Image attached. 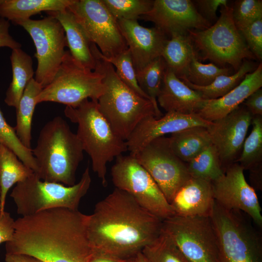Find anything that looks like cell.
Returning a JSON list of instances; mask_svg holds the SVG:
<instances>
[{
  "label": "cell",
  "mask_w": 262,
  "mask_h": 262,
  "mask_svg": "<svg viewBox=\"0 0 262 262\" xmlns=\"http://www.w3.org/2000/svg\"><path fill=\"white\" fill-rule=\"evenodd\" d=\"M162 230L190 262H218L217 240L210 216L174 215L163 220Z\"/></svg>",
  "instance_id": "cell-10"
},
{
  "label": "cell",
  "mask_w": 262,
  "mask_h": 262,
  "mask_svg": "<svg viewBox=\"0 0 262 262\" xmlns=\"http://www.w3.org/2000/svg\"><path fill=\"white\" fill-rule=\"evenodd\" d=\"M16 25L28 33L34 44L37 61L34 79L43 88L52 82L62 63L67 46L64 29L50 16L39 20L30 18Z\"/></svg>",
  "instance_id": "cell-11"
},
{
  "label": "cell",
  "mask_w": 262,
  "mask_h": 262,
  "mask_svg": "<svg viewBox=\"0 0 262 262\" xmlns=\"http://www.w3.org/2000/svg\"><path fill=\"white\" fill-rule=\"evenodd\" d=\"M250 179L254 189L262 190V164L255 166L250 170Z\"/></svg>",
  "instance_id": "cell-45"
},
{
  "label": "cell",
  "mask_w": 262,
  "mask_h": 262,
  "mask_svg": "<svg viewBox=\"0 0 262 262\" xmlns=\"http://www.w3.org/2000/svg\"><path fill=\"white\" fill-rule=\"evenodd\" d=\"M101 56L115 68L117 75L127 86L139 96L149 100L138 84L136 71L128 49L114 57L107 58L101 53Z\"/></svg>",
  "instance_id": "cell-36"
},
{
  "label": "cell",
  "mask_w": 262,
  "mask_h": 262,
  "mask_svg": "<svg viewBox=\"0 0 262 262\" xmlns=\"http://www.w3.org/2000/svg\"><path fill=\"white\" fill-rule=\"evenodd\" d=\"M120 30L130 50L136 71L161 57L167 36L156 28H146L137 20H117Z\"/></svg>",
  "instance_id": "cell-18"
},
{
  "label": "cell",
  "mask_w": 262,
  "mask_h": 262,
  "mask_svg": "<svg viewBox=\"0 0 262 262\" xmlns=\"http://www.w3.org/2000/svg\"><path fill=\"white\" fill-rule=\"evenodd\" d=\"M210 217L217 240L218 262H262L260 228L249 216L214 200Z\"/></svg>",
  "instance_id": "cell-5"
},
{
  "label": "cell",
  "mask_w": 262,
  "mask_h": 262,
  "mask_svg": "<svg viewBox=\"0 0 262 262\" xmlns=\"http://www.w3.org/2000/svg\"><path fill=\"white\" fill-rule=\"evenodd\" d=\"M205 100L199 93L189 87L166 67L157 100L166 112L197 114Z\"/></svg>",
  "instance_id": "cell-21"
},
{
  "label": "cell",
  "mask_w": 262,
  "mask_h": 262,
  "mask_svg": "<svg viewBox=\"0 0 262 262\" xmlns=\"http://www.w3.org/2000/svg\"><path fill=\"white\" fill-rule=\"evenodd\" d=\"M139 19L153 23L167 36L187 34L189 30H204L212 23L203 17L190 0H155L151 9Z\"/></svg>",
  "instance_id": "cell-15"
},
{
  "label": "cell",
  "mask_w": 262,
  "mask_h": 262,
  "mask_svg": "<svg viewBox=\"0 0 262 262\" xmlns=\"http://www.w3.org/2000/svg\"><path fill=\"white\" fill-rule=\"evenodd\" d=\"M256 58L262 59V18L239 30Z\"/></svg>",
  "instance_id": "cell-39"
},
{
  "label": "cell",
  "mask_w": 262,
  "mask_h": 262,
  "mask_svg": "<svg viewBox=\"0 0 262 262\" xmlns=\"http://www.w3.org/2000/svg\"><path fill=\"white\" fill-rule=\"evenodd\" d=\"M33 173L14 152L0 144V213L5 211L8 190L14 184L24 180Z\"/></svg>",
  "instance_id": "cell-27"
},
{
  "label": "cell",
  "mask_w": 262,
  "mask_h": 262,
  "mask_svg": "<svg viewBox=\"0 0 262 262\" xmlns=\"http://www.w3.org/2000/svg\"><path fill=\"white\" fill-rule=\"evenodd\" d=\"M252 118L244 106H239L226 116L213 121L207 128L222 165L226 164L228 166L237 161Z\"/></svg>",
  "instance_id": "cell-16"
},
{
  "label": "cell",
  "mask_w": 262,
  "mask_h": 262,
  "mask_svg": "<svg viewBox=\"0 0 262 262\" xmlns=\"http://www.w3.org/2000/svg\"><path fill=\"white\" fill-rule=\"evenodd\" d=\"M91 182L89 166L80 180L70 186L42 180L33 173L24 180L16 183L10 196L16 204L17 214L21 216L56 208L77 210Z\"/></svg>",
  "instance_id": "cell-7"
},
{
  "label": "cell",
  "mask_w": 262,
  "mask_h": 262,
  "mask_svg": "<svg viewBox=\"0 0 262 262\" xmlns=\"http://www.w3.org/2000/svg\"><path fill=\"white\" fill-rule=\"evenodd\" d=\"M214 200L211 181L191 178L177 192L170 204L175 215L210 216Z\"/></svg>",
  "instance_id": "cell-20"
},
{
  "label": "cell",
  "mask_w": 262,
  "mask_h": 262,
  "mask_svg": "<svg viewBox=\"0 0 262 262\" xmlns=\"http://www.w3.org/2000/svg\"><path fill=\"white\" fill-rule=\"evenodd\" d=\"M232 8L233 19L238 30L262 18L261 0H236Z\"/></svg>",
  "instance_id": "cell-38"
},
{
  "label": "cell",
  "mask_w": 262,
  "mask_h": 262,
  "mask_svg": "<svg viewBox=\"0 0 262 262\" xmlns=\"http://www.w3.org/2000/svg\"><path fill=\"white\" fill-rule=\"evenodd\" d=\"M244 106L253 116H262V89L259 88L244 102Z\"/></svg>",
  "instance_id": "cell-43"
},
{
  "label": "cell",
  "mask_w": 262,
  "mask_h": 262,
  "mask_svg": "<svg viewBox=\"0 0 262 262\" xmlns=\"http://www.w3.org/2000/svg\"><path fill=\"white\" fill-rule=\"evenodd\" d=\"M15 220L9 213H0V244L12 240L15 232Z\"/></svg>",
  "instance_id": "cell-41"
},
{
  "label": "cell",
  "mask_w": 262,
  "mask_h": 262,
  "mask_svg": "<svg viewBox=\"0 0 262 262\" xmlns=\"http://www.w3.org/2000/svg\"><path fill=\"white\" fill-rule=\"evenodd\" d=\"M110 12L118 20L139 19L152 8L151 0H102Z\"/></svg>",
  "instance_id": "cell-35"
},
{
  "label": "cell",
  "mask_w": 262,
  "mask_h": 262,
  "mask_svg": "<svg viewBox=\"0 0 262 262\" xmlns=\"http://www.w3.org/2000/svg\"><path fill=\"white\" fill-rule=\"evenodd\" d=\"M244 171L236 163L228 166L224 175L212 182L214 200L223 208L245 213L262 229L261 207L255 189L246 181Z\"/></svg>",
  "instance_id": "cell-14"
},
{
  "label": "cell",
  "mask_w": 262,
  "mask_h": 262,
  "mask_svg": "<svg viewBox=\"0 0 262 262\" xmlns=\"http://www.w3.org/2000/svg\"><path fill=\"white\" fill-rule=\"evenodd\" d=\"M32 151L38 167L35 174L41 180L68 186L75 184L83 150L76 133L62 117L45 124Z\"/></svg>",
  "instance_id": "cell-2"
},
{
  "label": "cell",
  "mask_w": 262,
  "mask_h": 262,
  "mask_svg": "<svg viewBox=\"0 0 262 262\" xmlns=\"http://www.w3.org/2000/svg\"><path fill=\"white\" fill-rule=\"evenodd\" d=\"M132 156L148 172L169 204L191 178L187 165L172 152L168 137L152 140Z\"/></svg>",
  "instance_id": "cell-13"
},
{
  "label": "cell",
  "mask_w": 262,
  "mask_h": 262,
  "mask_svg": "<svg viewBox=\"0 0 262 262\" xmlns=\"http://www.w3.org/2000/svg\"><path fill=\"white\" fill-rule=\"evenodd\" d=\"M169 145L182 162H189L212 145L207 128L194 127L171 134Z\"/></svg>",
  "instance_id": "cell-24"
},
{
  "label": "cell",
  "mask_w": 262,
  "mask_h": 262,
  "mask_svg": "<svg viewBox=\"0 0 262 262\" xmlns=\"http://www.w3.org/2000/svg\"><path fill=\"white\" fill-rule=\"evenodd\" d=\"M262 86V64L246 74L243 80L224 96L205 100L197 114L204 119L213 122L236 109L253 92Z\"/></svg>",
  "instance_id": "cell-19"
},
{
  "label": "cell",
  "mask_w": 262,
  "mask_h": 262,
  "mask_svg": "<svg viewBox=\"0 0 262 262\" xmlns=\"http://www.w3.org/2000/svg\"><path fill=\"white\" fill-rule=\"evenodd\" d=\"M254 67L252 62L246 60L234 74L220 75L206 86H198L186 80L182 81L189 87L199 93L204 99H214L224 96L235 87L246 74L252 72Z\"/></svg>",
  "instance_id": "cell-29"
},
{
  "label": "cell",
  "mask_w": 262,
  "mask_h": 262,
  "mask_svg": "<svg viewBox=\"0 0 262 262\" xmlns=\"http://www.w3.org/2000/svg\"><path fill=\"white\" fill-rule=\"evenodd\" d=\"M212 124L197 114L166 112L159 118L149 116L139 123L126 141L127 149L134 155L152 140L165 134L194 127L208 128Z\"/></svg>",
  "instance_id": "cell-17"
},
{
  "label": "cell",
  "mask_w": 262,
  "mask_h": 262,
  "mask_svg": "<svg viewBox=\"0 0 262 262\" xmlns=\"http://www.w3.org/2000/svg\"><path fill=\"white\" fill-rule=\"evenodd\" d=\"M124 260L108 255L95 252L88 262H127Z\"/></svg>",
  "instance_id": "cell-46"
},
{
  "label": "cell",
  "mask_w": 262,
  "mask_h": 262,
  "mask_svg": "<svg viewBox=\"0 0 262 262\" xmlns=\"http://www.w3.org/2000/svg\"></svg>",
  "instance_id": "cell-49"
},
{
  "label": "cell",
  "mask_w": 262,
  "mask_h": 262,
  "mask_svg": "<svg viewBox=\"0 0 262 262\" xmlns=\"http://www.w3.org/2000/svg\"><path fill=\"white\" fill-rule=\"evenodd\" d=\"M141 252L147 262H190L162 229L158 238Z\"/></svg>",
  "instance_id": "cell-32"
},
{
  "label": "cell",
  "mask_w": 262,
  "mask_h": 262,
  "mask_svg": "<svg viewBox=\"0 0 262 262\" xmlns=\"http://www.w3.org/2000/svg\"><path fill=\"white\" fill-rule=\"evenodd\" d=\"M103 78L101 72L84 67L66 50L53 80L42 89L36 102L50 101L75 106L86 99L97 100L105 90Z\"/></svg>",
  "instance_id": "cell-8"
},
{
  "label": "cell",
  "mask_w": 262,
  "mask_h": 262,
  "mask_svg": "<svg viewBox=\"0 0 262 262\" xmlns=\"http://www.w3.org/2000/svg\"><path fill=\"white\" fill-rule=\"evenodd\" d=\"M75 0H0V17L16 24L42 12L61 11Z\"/></svg>",
  "instance_id": "cell-23"
},
{
  "label": "cell",
  "mask_w": 262,
  "mask_h": 262,
  "mask_svg": "<svg viewBox=\"0 0 262 262\" xmlns=\"http://www.w3.org/2000/svg\"><path fill=\"white\" fill-rule=\"evenodd\" d=\"M166 67L165 63L161 56L143 69L136 71V79L139 87L148 97L161 117L162 114L159 108L157 99Z\"/></svg>",
  "instance_id": "cell-31"
},
{
  "label": "cell",
  "mask_w": 262,
  "mask_h": 262,
  "mask_svg": "<svg viewBox=\"0 0 262 262\" xmlns=\"http://www.w3.org/2000/svg\"><path fill=\"white\" fill-rule=\"evenodd\" d=\"M64 114L77 124L76 134L83 150L91 158L93 170L106 187L107 164L128 151L126 141L115 133L101 114L97 100L86 99L77 106H66Z\"/></svg>",
  "instance_id": "cell-4"
},
{
  "label": "cell",
  "mask_w": 262,
  "mask_h": 262,
  "mask_svg": "<svg viewBox=\"0 0 262 262\" xmlns=\"http://www.w3.org/2000/svg\"><path fill=\"white\" fill-rule=\"evenodd\" d=\"M193 2L198 13L210 22L217 20L218 8L228 4L227 0H196Z\"/></svg>",
  "instance_id": "cell-40"
},
{
  "label": "cell",
  "mask_w": 262,
  "mask_h": 262,
  "mask_svg": "<svg viewBox=\"0 0 262 262\" xmlns=\"http://www.w3.org/2000/svg\"><path fill=\"white\" fill-rule=\"evenodd\" d=\"M127 262H134V257L128 259Z\"/></svg>",
  "instance_id": "cell-48"
},
{
  "label": "cell",
  "mask_w": 262,
  "mask_h": 262,
  "mask_svg": "<svg viewBox=\"0 0 262 262\" xmlns=\"http://www.w3.org/2000/svg\"><path fill=\"white\" fill-rule=\"evenodd\" d=\"M48 16L56 18L63 27L67 46L73 58L84 67L95 70L96 60L92 54L90 42L72 13L66 8L58 11H49Z\"/></svg>",
  "instance_id": "cell-22"
},
{
  "label": "cell",
  "mask_w": 262,
  "mask_h": 262,
  "mask_svg": "<svg viewBox=\"0 0 262 262\" xmlns=\"http://www.w3.org/2000/svg\"><path fill=\"white\" fill-rule=\"evenodd\" d=\"M10 26L9 21L0 17V48L8 47L12 49L21 48V44L10 34Z\"/></svg>",
  "instance_id": "cell-42"
},
{
  "label": "cell",
  "mask_w": 262,
  "mask_h": 262,
  "mask_svg": "<svg viewBox=\"0 0 262 262\" xmlns=\"http://www.w3.org/2000/svg\"><path fill=\"white\" fill-rule=\"evenodd\" d=\"M0 144L9 148L18 158L34 173L38 171V167L32 149L24 146L17 137L14 128L6 121L0 109Z\"/></svg>",
  "instance_id": "cell-34"
},
{
  "label": "cell",
  "mask_w": 262,
  "mask_h": 262,
  "mask_svg": "<svg viewBox=\"0 0 262 262\" xmlns=\"http://www.w3.org/2000/svg\"><path fill=\"white\" fill-rule=\"evenodd\" d=\"M91 49L96 66L103 75L105 90L97 100L98 109L115 133L126 141L139 123L149 116L161 117L153 104L130 89L117 75L115 67L105 61L97 46Z\"/></svg>",
  "instance_id": "cell-3"
},
{
  "label": "cell",
  "mask_w": 262,
  "mask_h": 262,
  "mask_svg": "<svg viewBox=\"0 0 262 262\" xmlns=\"http://www.w3.org/2000/svg\"><path fill=\"white\" fill-rule=\"evenodd\" d=\"M67 8L104 57H114L128 49L117 20L102 0H75Z\"/></svg>",
  "instance_id": "cell-12"
},
{
  "label": "cell",
  "mask_w": 262,
  "mask_h": 262,
  "mask_svg": "<svg viewBox=\"0 0 262 262\" xmlns=\"http://www.w3.org/2000/svg\"><path fill=\"white\" fill-rule=\"evenodd\" d=\"M12 70V81L7 89L4 102L16 108L24 91L34 72L31 57L21 48L12 49L10 56Z\"/></svg>",
  "instance_id": "cell-25"
},
{
  "label": "cell",
  "mask_w": 262,
  "mask_h": 262,
  "mask_svg": "<svg viewBox=\"0 0 262 262\" xmlns=\"http://www.w3.org/2000/svg\"><path fill=\"white\" fill-rule=\"evenodd\" d=\"M230 71L228 67H220L213 63L202 64L195 55L189 64L184 77L181 80H186L198 86H206L210 84L220 75H230Z\"/></svg>",
  "instance_id": "cell-37"
},
{
  "label": "cell",
  "mask_w": 262,
  "mask_h": 262,
  "mask_svg": "<svg viewBox=\"0 0 262 262\" xmlns=\"http://www.w3.org/2000/svg\"><path fill=\"white\" fill-rule=\"evenodd\" d=\"M220 16L213 25L204 30H189L197 59L209 60L220 67L230 65L237 71L244 60L256 59L237 28L232 6L220 7Z\"/></svg>",
  "instance_id": "cell-6"
},
{
  "label": "cell",
  "mask_w": 262,
  "mask_h": 262,
  "mask_svg": "<svg viewBox=\"0 0 262 262\" xmlns=\"http://www.w3.org/2000/svg\"><path fill=\"white\" fill-rule=\"evenodd\" d=\"M5 262H43L40 259L29 255L22 254H7L5 257Z\"/></svg>",
  "instance_id": "cell-44"
},
{
  "label": "cell",
  "mask_w": 262,
  "mask_h": 262,
  "mask_svg": "<svg viewBox=\"0 0 262 262\" xmlns=\"http://www.w3.org/2000/svg\"><path fill=\"white\" fill-rule=\"evenodd\" d=\"M164 47L161 57L166 66L182 79L196 52L187 34L173 33Z\"/></svg>",
  "instance_id": "cell-26"
},
{
  "label": "cell",
  "mask_w": 262,
  "mask_h": 262,
  "mask_svg": "<svg viewBox=\"0 0 262 262\" xmlns=\"http://www.w3.org/2000/svg\"><path fill=\"white\" fill-rule=\"evenodd\" d=\"M43 87L34 78L26 86L16 109V125L14 129L22 144L31 148L32 123L35 107V99Z\"/></svg>",
  "instance_id": "cell-28"
},
{
  "label": "cell",
  "mask_w": 262,
  "mask_h": 262,
  "mask_svg": "<svg viewBox=\"0 0 262 262\" xmlns=\"http://www.w3.org/2000/svg\"><path fill=\"white\" fill-rule=\"evenodd\" d=\"M252 129L245 139L242 151L237 161L244 170L250 169L262 164V117L253 116Z\"/></svg>",
  "instance_id": "cell-33"
},
{
  "label": "cell",
  "mask_w": 262,
  "mask_h": 262,
  "mask_svg": "<svg viewBox=\"0 0 262 262\" xmlns=\"http://www.w3.org/2000/svg\"><path fill=\"white\" fill-rule=\"evenodd\" d=\"M188 163L187 169L191 178L212 182L224 174L218 153L213 144Z\"/></svg>",
  "instance_id": "cell-30"
},
{
  "label": "cell",
  "mask_w": 262,
  "mask_h": 262,
  "mask_svg": "<svg viewBox=\"0 0 262 262\" xmlns=\"http://www.w3.org/2000/svg\"><path fill=\"white\" fill-rule=\"evenodd\" d=\"M134 262H147L142 252H139L134 257Z\"/></svg>",
  "instance_id": "cell-47"
},
{
  "label": "cell",
  "mask_w": 262,
  "mask_h": 262,
  "mask_svg": "<svg viewBox=\"0 0 262 262\" xmlns=\"http://www.w3.org/2000/svg\"><path fill=\"white\" fill-rule=\"evenodd\" d=\"M111 174L115 188L129 194L151 213L162 220L175 215L156 182L134 156L116 157Z\"/></svg>",
  "instance_id": "cell-9"
},
{
  "label": "cell",
  "mask_w": 262,
  "mask_h": 262,
  "mask_svg": "<svg viewBox=\"0 0 262 262\" xmlns=\"http://www.w3.org/2000/svg\"><path fill=\"white\" fill-rule=\"evenodd\" d=\"M163 221L115 188L88 215L87 234L95 252L127 260L158 238Z\"/></svg>",
  "instance_id": "cell-1"
}]
</instances>
